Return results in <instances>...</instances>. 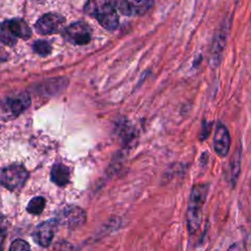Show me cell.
I'll return each mask as SVG.
<instances>
[{
	"label": "cell",
	"mask_w": 251,
	"mask_h": 251,
	"mask_svg": "<svg viewBox=\"0 0 251 251\" xmlns=\"http://www.w3.org/2000/svg\"><path fill=\"white\" fill-rule=\"evenodd\" d=\"M27 177H28V173L24 167L19 165H14L2 171L0 181H1V184L4 187H6L8 190L17 192L23 188Z\"/></svg>",
	"instance_id": "3"
},
{
	"label": "cell",
	"mask_w": 251,
	"mask_h": 251,
	"mask_svg": "<svg viewBox=\"0 0 251 251\" xmlns=\"http://www.w3.org/2000/svg\"><path fill=\"white\" fill-rule=\"evenodd\" d=\"M152 0H119L116 8L126 16H140L152 6Z\"/></svg>",
	"instance_id": "5"
},
{
	"label": "cell",
	"mask_w": 251,
	"mask_h": 251,
	"mask_svg": "<svg viewBox=\"0 0 251 251\" xmlns=\"http://www.w3.org/2000/svg\"><path fill=\"white\" fill-rule=\"evenodd\" d=\"M9 251H30L28 243L23 239H16L12 242Z\"/></svg>",
	"instance_id": "16"
},
{
	"label": "cell",
	"mask_w": 251,
	"mask_h": 251,
	"mask_svg": "<svg viewBox=\"0 0 251 251\" xmlns=\"http://www.w3.org/2000/svg\"><path fill=\"white\" fill-rule=\"evenodd\" d=\"M7 226H8L7 220L4 217L0 216V236H4L7 230Z\"/></svg>",
	"instance_id": "17"
},
{
	"label": "cell",
	"mask_w": 251,
	"mask_h": 251,
	"mask_svg": "<svg viewBox=\"0 0 251 251\" xmlns=\"http://www.w3.org/2000/svg\"><path fill=\"white\" fill-rule=\"evenodd\" d=\"M230 147V136L227 128L222 125L218 124L215 135H214V149L218 156L226 157L229 151Z\"/></svg>",
	"instance_id": "9"
},
{
	"label": "cell",
	"mask_w": 251,
	"mask_h": 251,
	"mask_svg": "<svg viewBox=\"0 0 251 251\" xmlns=\"http://www.w3.org/2000/svg\"><path fill=\"white\" fill-rule=\"evenodd\" d=\"M45 203H46L45 198H43L41 196L33 197L27 204L26 211L32 215H39L42 213V211L45 207Z\"/></svg>",
	"instance_id": "14"
},
{
	"label": "cell",
	"mask_w": 251,
	"mask_h": 251,
	"mask_svg": "<svg viewBox=\"0 0 251 251\" xmlns=\"http://www.w3.org/2000/svg\"><path fill=\"white\" fill-rule=\"evenodd\" d=\"M3 242H4V236H0V251H1L2 246H3Z\"/></svg>",
	"instance_id": "18"
},
{
	"label": "cell",
	"mask_w": 251,
	"mask_h": 251,
	"mask_svg": "<svg viewBox=\"0 0 251 251\" xmlns=\"http://www.w3.org/2000/svg\"><path fill=\"white\" fill-rule=\"evenodd\" d=\"M33 49L37 54H39L41 56L48 55L51 52L50 44L47 41H44V40L35 41L34 44H33Z\"/></svg>",
	"instance_id": "15"
},
{
	"label": "cell",
	"mask_w": 251,
	"mask_h": 251,
	"mask_svg": "<svg viewBox=\"0 0 251 251\" xmlns=\"http://www.w3.org/2000/svg\"><path fill=\"white\" fill-rule=\"evenodd\" d=\"M64 36L70 42L76 45H85L90 40L88 26L82 23H74L64 30Z\"/></svg>",
	"instance_id": "6"
},
{
	"label": "cell",
	"mask_w": 251,
	"mask_h": 251,
	"mask_svg": "<svg viewBox=\"0 0 251 251\" xmlns=\"http://www.w3.org/2000/svg\"><path fill=\"white\" fill-rule=\"evenodd\" d=\"M51 180L59 185V186H64L66 184L69 183L70 181V176H71V172L70 169L62 164V163H57L55 165H53L52 169H51Z\"/></svg>",
	"instance_id": "11"
},
{
	"label": "cell",
	"mask_w": 251,
	"mask_h": 251,
	"mask_svg": "<svg viewBox=\"0 0 251 251\" xmlns=\"http://www.w3.org/2000/svg\"><path fill=\"white\" fill-rule=\"evenodd\" d=\"M65 20L60 15L49 13L41 18L35 24V29L40 34H52L63 29Z\"/></svg>",
	"instance_id": "4"
},
{
	"label": "cell",
	"mask_w": 251,
	"mask_h": 251,
	"mask_svg": "<svg viewBox=\"0 0 251 251\" xmlns=\"http://www.w3.org/2000/svg\"><path fill=\"white\" fill-rule=\"evenodd\" d=\"M61 220L69 228L74 229L81 226L85 223L86 214L79 207L68 206L62 212Z\"/></svg>",
	"instance_id": "8"
},
{
	"label": "cell",
	"mask_w": 251,
	"mask_h": 251,
	"mask_svg": "<svg viewBox=\"0 0 251 251\" xmlns=\"http://www.w3.org/2000/svg\"><path fill=\"white\" fill-rule=\"evenodd\" d=\"M9 26L14 33V35L18 38L21 37L23 39H27L31 35L30 28L28 27L27 24L21 19H13L11 21H8Z\"/></svg>",
	"instance_id": "12"
},
{
	"label": "cell",
	"mask_w": 251,
	"mask_h": 251,
	"mask_svg": "<svg viewBox=\"0 0 251 251\" xmlns=\"http://www.w3.org/2000/svg\"><path fill=\"white\" fill-rule=\"evenodd\" d=\"M209 191L208 184H197L191 189L188 204H187V228L190 233H194L198 230L202 222L203 207L206 202V198Z\"/></svg>",
	"instance_id": "2"
},
{
	"label": "cell",
	"mask_w": 251,
	"mask_h": 251,
	"mask_svg": "<svg viewBox=\"0 0 251 251\" xmlns=\"http://www.w3.org/2000/svg\"><path fill=\"white\" fill-rule=\"evenodd\" d=\"M58 221L48 220L39 224L33 231L34 241L42 247H48L53 239L57 228Z\"/></svg>",
	"instance_id": "7"
},
{
	"label": "cell",
	"mask_w": 251,
	"mask_h": 251,
	"mask_svg": "<svg viewBox=\"0 0 251 251\" xmlns=\"http://www.w3.org/2000/svg\"><path fill=\"white\" fill-rule=\"evenodd\" d=\"M0 39L7 45H14L17 42V37L12 32L8 21L0 24Z\"/></svg>",
	"instance_id": "13"
},
{
	"label": "cell",
	"mask_w": 251,
	"mask_h": 251,
	"mask_svg": "<svg viewBox=\"0 0 251 251\" xmlns=\"http://www.w3.org/2000/svg\"><path fill=\"white\" fill-rule=\"evenodd\" d=\"M30 104L28 95L23 93L16 96H12L7 100V107L11 114L17 116L24 112Z\"/></svg>",
	"instance_id": "10"
},
{
	"label": "cell",
	"mask_w": 251,
	"mask_h": 251,
	"mask_svg": "<svg viewBox=\"0 0 251 251\" xmlns=\"http://www.w3.org/2000/svg\"><path fill=\"white\" fill-rule=\"evenodd\" d=\"M84 12L95 18L108 30H114L119 24L115 0H87Z\"/></svg>",
	"instance_id": "1"
}]
</instances>
